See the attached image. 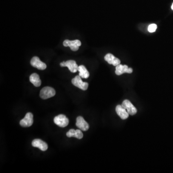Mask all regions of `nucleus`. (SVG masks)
I'll list each match as a JSON object with an SVG mask.
<instances>
[{
    "mask_svg": "<svg viewBox=\"0 0 173 173\" xmlns=\"http://www.w3.org/2000/svg\"><path fill=\"white\" fill-rule=\"evenodd\" d=\"M55 95L54 88L50 87H45L42 88L39 96L42 99H45L53 97Z\"/></svg>",
    "mask_w": 173,
    "mask_h": 173,
    "instance_id": "f257e3e1",
    "label": "nucleus"
},
{
    "mask_svg": "<svg viewBox=\"0 0 173 173\" xmlns=\"http://www.w3.org/2000/svg\"><path fill=\"white\" fill-rule=\"evenodd\" d=\"M72 83L74 86L83 91H86L88 88V84L87 82H83L79 76H76L72 79Z\"/></svg>",
    "mask_w": 173,
    "mask_h": 173,
    "instance_id": "f03ea898",
    "label": "nucleus"
},
{
    "mask_svg": "<svg viewBox=\"0 0 173 173\" xmlns=\"http://www.w3.org/2000/svg\"><path fill=\"white\" fill-rule=\"evenodd\" d=\"M54 122L58 126L65 128L68 125L69 120L65 115L59 114L54 117Z\"/></svg>",
    "mask_w": 173,
    "mask_h": 173,
    "instance_id": "7ed1b4c3",
    "label": "nucleus"
},
{
    "mask_svg": "<svg viewBox=\"0 0 173 173\" xmlns=\"http://www.w3.org/2000/svg\"><path fill=\"white\" fill-rule=\"evenodd\" d=\"M63 45L65 47H69L73 51H76L79 49V47L81 46V42L78 39H76L74 41H69L68 39H66L63 42Z\"/></svg>",
    "mask_w": 173,
    "mask_h": 173,
    "instance_id": "20e7f679",
    "label": "nucleus"
},
{
    "mask_svg": "<svg viewBox=\"0 0 173 173\" xmlns=\"http://www.w3.org/2000/svg\"><path fill=\"white\" fill-rule=\"evenodd\" d=\"M122 106L126 110L127 112L130 115H135L137 113V109L136 108L128 99L124 100L122 103Z\"/></svg>",
    "mask_w": 173,
    "mask_h": 173,
    "instance_id": "39448f33",
    "label": "nucleus"
},
{
    "mask_svg": "<svg viewBox=\"0 0 173 173\" xmlns=\"http://www.w3.org/2000/svg\"><path fill=\"white\" fill-rule=\"evenodd\" d=\"M61 67H68L70 72L76 73L78 71L79 66L76 62L74 60H68L66 62H63L60 63Z\"/></svg>",
    "mask_w": 173,
    "mask_h": 173,
    "instance_id": "423d86ee",
    "label": "nucleus"
},
{
    "mask_svg": "<svg viewBox=\"0 0 173 173\" xmlns=\"http://www.w3.org/2000/svg\"><path fill=\"white\" fill-rule=\"evenodd\" d=\"M33 123V115L31 113H27L25 115V117L20 122V125L24 128L31 126Z\"/></svg>",
    "mask_w": 173,
    "mask_h": 173,
    "instance_id": "0eeeda50",
    "label": "nucleus"
},
{
    "mask_svg": "<svg viewBox=\"0 0 173 173\" xmlns=\"http://www.w3.org/2000/svg\"><path fill=\"white\" fill-rule=\"evenodd\" d=\"M30 64L32 66L37 68L39 70H44L47 68L46 65L41 61L38 57H33L31 60Z\"/></svg>",
    "mask_w": 173,
    "mask_h": 173,
    "instance_id": "6e6552de",
    "label": "nucleus"
},
{
    "mask_svg": "<svg viewBox=\"0 0 173 173\" xmlns=\"http://www.w3.org/2000/svg\"><path fill=\"white\" fill-rule=\"evenodd\" d=\"M132 72V68H128V65H122L121 64H119L116 66L115 68V74L118 76L122 75L124 73L131 74Z\"/></svg>",
    "mask_w": 173,
    "mask_h": 173,
    "instance_id": "1a4fd4ad",
    "label": "nucleus"
},
{
    "mask_svg": "<svg viewBox=\"0 0 173 173\" xmlns=\"http://www.w3.org/2000/svg\"><path fill=\"white\" fill-rule=\"evenodd\" d=\"M76 125L79 129L84 131L89 129V125L82 117H77L76 118Z\"/></svg>",
    "mask_w": 173,
    "mask_h": 173,
    "instance_id": "9d476101",
    "label": "nucleus"
},
{
    "mask_svg": "<svg viewBox=\"0 0 173 173\" xmlns=\"http://www.w3.org/2000/svg\"><path fill=\"white\" fill-rule=\"evenodd\" d=\"M32 145L34 147L38 148L42 151H46L48 149L46 143L40 139H35L32 141Z\"/></svg>",
    "mask_w": 173,
    "mask_h": 173,
    "instance_id": "9b49d317",
    "label": "nucleus"
},
{
    "mask_svg": "<svg viewBox=\"0 0 173 173\" xmlns=\"http://www.w3.org/2000/svg\"><path fill=\"white\" fill-rule=\"evenodd\" d=\"M115 111L117 114L123 120H125L129 117V114L127 112L125 109L122 106V105H118L115 108Z\"/></svg>",
    "mask_w": 173,
    "mask_h": 173,
    "instance_id": "f8f14e48",
    "label": "nucleus"
},
{
    "mask_svg": "<svg viewBox=\"0 0 173 173\" xmlns=\"http://www.w3.org/2000/svg\"><path fill=\"white\" fill-rule=\"evenodd\" d=\"M105 60L108 62V64L113 65L114 66H117L120 64L121 61L117 58L115 57L114 55L111 53H108L105 56Z\"/></svg>",
    "mask_w": 173,
    "mask_h": 173,
    "instance_id": "ddd939ff",
    "label": "nucleus"
},
{
    "mask_svg": "<svg viewBox=\"0 0 173 173\" xmlns=\"http://www.w3.org/2000/svg\"><path fill=\"white\" fill-rule=\"evenodd\" d=\"M66 136L68 137H76L78 139H81L83 137V134L80 129H70L66 133Z\"/></svg>",
    "mask_w": 173,
    "mask_h": 173,
    "instance_id": "4468645a",
    "label": "nucleus"
},
{
    "mask_svg": "<svg viewBox=\"0 0 173 173\" xmlns=\"http://www.w3.org/2000/svg\"><path fill=\"white\" fill-rule=\"evenodd\" d=\"M30 80L31 83L33 84V85L37 87H39L42 84L39 76L36 73H33L30 75Z\"/></svg>",
    "mask_w": 173,
    "mask_h": 173,
    "instance_id": "2eb2a0df",
    "label": "nucleus"
},
{
    "mask_svg": "<svg viewBox=\"0 0 173 173\" xmlns=\"http://www.w3.org/2000/svg\"><path fill=\"white\" fill-rule=\"evenodd\" d=\"M78 71L79 72V76L83 79H88L90 76V73L85 66L81 65L79 66Z\"/></svg>",
    "mask_w": 173,
    "mask_h": 173,
    "instance_id": "dca6fc26",
    "label": "nucleus"
},
{
    "mask_svg": "<svg viewBox=\"0 0 173 173\" xmlns=\"http://www.w3.org/2000/svg\"><path fill=\"white\" fill-rule=\"evenodd\" d=\"M157 26L155 24H151V25H149L148 28V32L150 33H153L154 32L157 30Z\"/></svg>",
    "mask_w": 173,
    "mask_h": 173,
    "instance_id": "f3484780",
    "label": "nucleus"
},
{
    "mask_svg": "<svg viewBox=\"0 0 173 173\" xmlns=\"http://www.w3.org/2000/svg\"><path fill=\"white\" fill-rule=\"evenodd\" d=\"M171 9L173 10V4H172V6H171Z\"/></svg>",
    "mask_w": 173,
    "mask_h": 173,
    "instance_id": "a211bd4d",
    "label": "nucleus"
}]
</instances>
